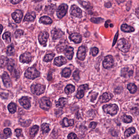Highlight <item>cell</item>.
Listing matches in <instances>:
<instances>
[{
    "label": "cell",
    "instance_id": "1",
    "mask_svg": "<svg viewBox=\"0 0 139 139\" xmlns=\"http://www.w3.org/2000/svg\"><path fill=\"white\" fill-rule=\"evenodd\" d=\"M104 111L106 114L114 116L117 113L119 110L118 106L116 104H106L102 107Z\"/></svg>",
    "mask_w": 139,
    "mask_h": 139
},
{
    "label": "cell",
    "instance_id": "2",
    "mask_svg": "<svg viewBox=\"0 0 139 139\" xmlns=\"http://www.w3.org/2000/svg\"><path fill=\"white\" fill-rule=\"evenodd\" d=\"M25 76L29 79L34 80L40 76V73L34 67H29L25 73Z\"/></svg>",
    "mask_w": 139,
    "mask_h": 139
},
{
    "label": "cell",
    "instance_id": "3",
    "mask_svg": "<svg viewBox=\"0 0 139 139\" xmlns=\"http://www.w3.org/2000/svg\"><path fill=\"white\" fill-rule=\"evenodd\" d=\"M117 47L120 51L124 53H126L129 51L130 44L125 39H121L117 43Z\"/></svg>",
    "mask_w": 139,
    "mask_h": 139
},
{
    "label": "cell",
    "instance_id": "4",
    "mask_svg": "<svg viewBox=\"0 0 139 139\" xmlns=\"http://www.w3.org/2000/svg\"><path fill=\"white\" fill-rule=\"evenodd\" d=\"M39 103L40 107L45 110H49L52 106V102L47 97H42L39 101Z\"/></svg>",
    "mask_w": 139,
    "mask_h": 139
},
{
    "label": "cell",
    "instance_id": "5",
    "mask_svg": "<svg viewBox=\"0 0 139 139\" xmlns=\"http://www.w3.org/2000/svg\"><path fill=\"white\" fill-rule=\"evenodd\" d=\"M45 86L39 84L33 85L31 86V91L32 92L36 95H41L45 92Z\"/></svg>",
    "mask_w": 139,
    "mask_h": 139
},
{
    "label": "cell",
    "instance_id": "6",
    "mask_svg": "<svg viewBox=\"0 0 139 139\" xmlns=\"http://www.w3.org/2000/svg\"><path fill=\"white\" fill-rule=\"evenodd\" d=\"M102 64L103 66L105 69H109L112 67L114 65V60L112 56L108 55L106 56Z\"/></svg>",
    "mask_w": 139,
    "mask_h": 139
},
{
    "label": "cell",
    "instance_id": "7",
    "mask_svg": "<svg viewBox=\"0 0 139 139\" xmlns=\"http://www.w3.org/2000/svg\"><path fill=\"white\" fill-rule=\"evenodd\" d=\"M68 8L67 5L65 4H62L59 7L57 11V16L58 18L61 19L66 15Z\"/></svg>",
    "mask_w": 139,
    "mask_h": 139
},
{
    "label": "cell",
    "instance_id": "8",
    "mask_svg": "<svg viewBox=\"0 0 139 139\" xmlns=\"http://www.w3.org/2000/svg\"><path fill=\"white\" fill-rule=\"evenodd\" d=\"M88 85L87 84H84L79 86L78 88L76 97L78 99H81L83 97L85 93L88 90Z\"/></svg>",
    "mask_w": 139,
    "mask_h": 139
},
{
    "label": "cell",
    "instance_id": "9",
    "mask_svg": "<svg viewBox=\"0 0 139 139\" xmlns=\"http://www.w3.org/2000/svg\"><path fill=\"white\" fill-rule=\"evenodd\" d=\"M71 15L77 18H81L82 16V11L76 5H73L70 10Z\"/></svg>",
    "mask_w": 139,
    "mask_h": 139
},
{
    "label": "cell",
    "instance_id": "10",
    "mask_svg": "<svg viewBox=\"0 0 139 139\" xmlns=\"http://www.w3.org/2000/svg\"><path fill=\"white\" fill-rule=\"evenodd\" d=\"M12 16L16 23H20L23 17V13L21 10L18 9L12 13Z\"/></svg>",
    "mask_w": 139,
    "mask_h": 139
},
{
    "label": "cell",
    "instance_id": "11",
    "mask_svg": "<svg viewBox=\"0 0 139 139\" xmlns=\"http://www.w3.org/2000/svg\"><path fill=\"white\" fill-rule=\"evenodd\" d=\"M32 59V55L30 53L25 52L20 56L19 60L21 63L29 64L31 62Z\"/></svg>",
    "mask_w": 139,
    "mask_h": 139
},
{
    "label": "cell",
    "instance_id": "12",
    "mask_svg": "<svg viewBox=\"0 0 139 139\" xmlns=\"http://www.w3.org/2000/svg\"><path fill=\"white\" fill-rule=\"evenodd\" d=\"M86 55V50L85 47L84 46L79 47L77 54V58L81 61H84Z\"/></svg>",
    "mask_w": 139,
    "mask_h": 139
},
{
    "label": "cell",
    "instance_id": "13",
    "mask_svg": "<svg viewBox=\"0 0 139 139\" xmlns=\"http://www.w3.org/2000/svg\"><path fill=\"white\" fill-rule=\"evenodd\" d=\"M19 102L21 105L23 106L25 109H29L31 107V102L29 99L27 97H23L19 100Z\"/></svg>",
    "mask_w": 139,
    "mask_h": 139
},
{
    "label": "cell",
    "instance_id": "14",
    "mask_svg": "<svg viewBox=\"0 0 139 139\" xmlns=\"http://www.w3.org/2000/svg\"><path fill=\"white\" fill-rule=\"evenodd\" d=\"M2 77L4 86L6 87H10L12 86V82L11 81L10 77L7 73L4 72L2 76Z\"/></svg>",
    "mask_w": 139,
    "mask_h": 139
},
{
    "label": "cell",
    "instance_id": "15",
    "mask_svg": "<svg viewBox=\"0 0 139 139\" xmlns=\"http://www.w3.org/2000/svg\"><path fill=\"white\" fill-rule=\"evenodd\" d=\"M49 37V34L47 32H43L41 33L38 36L39 42L40 44L43 45H46Z\"/></svg>",
    "mask_w": 139,
    "mask_h": 139
},
{
    "label": "cell",
    "instance_id": "16",
    "mask_svg": "<svg viewBox=\"0 0 139 139\" xmlns=\"http://www.w3.org/2000/svg\"><path fill=\"white\" fill-rule=\"evenodd\" d=\"M52 35L53 40H56L61 38L64 35V33L61 29L54 28L52 30Z\"/></svg>",
    "mask_w": 139,
    "mask_h": 139
},
{
    "label": "cell",
    "instance_id": "17",
    "mask_svg": "<svg viewBox=\"0 0 139 139\" xmlns=\"http://www.w3.org/2000/svg\"><path fill=\"white\" fill-rule=\"evenodd\" d=\"M113 96V95L110 93H104L100 97V102L101 103L108 102L112 98Z\"/></svg>",
    "mask_w": 139,
    "mask_h": 139
},
{
    "label": "cell",
    "instance_id": "18",
    "mask_svg": "<svg viewBox=\"0 0 139 139\" xmlns=\"http://www.w3.org/2000/svg\"><path fill=\"white\" fill-rule=\"evenodd\" d=\"M67 63V60L64 57L62 56H58L55 58L54 61V63L58 67H61Z\"/></svg>",
    "mask_w": 139,
    "mask_h": 139
},
{
    "label": "cell",
    "instance_id": "19",
    "mask_svg": "<svg viewBox=\"0 0 139 139\" xmlns=\"http://www.w3.org/2000/svg\"><path fill=\"white\" fill-rule=\"evenodd\" d=\"M65 56L69 60L72 59L74 56V48L72 47H67L64 51Z\"/></svg>",
    "mask_w": 139,
    "mask_h": 139
},
{
    "label": "cell",
    "instance_id": "20",
    "mask_svg": "<svg viewBox=\"0 0 139 139\" xmlns=\"http://www.w3.org/2000/svg\"><path fill=\"white\" fill-rule=\"evenodd\" d=\"M71 40L76 43H79L82 41V37L78 33H75L72 34L70 36Z\"/></svg>",
    "mask_w": 139,
    "mask_h": 139
},
{
    "label": "cell",
    "instance_id": "21",
    "mask_svg": "<svg viewBox=\"0 0 139 139\" xmlns=\"http://www.w3.org/2000/svg\"><path fill=\"white\" fill-rule=\"evenodd\" d=\"M67 99L62 97L60 98L58 100V101L56 102V104L57 107L59 108H63L66 105L67 103Z\"/></svg>",
    "mask_w": 139,
    "mask_h": 139
},
{
    "label": "cell",
    "instance_id": "22",
    "mask_svg": "<svg viewBox=\"0 0 139 139\" xmlns=\"http://www.w3.org/2000/svg\"><path fill=\"white\" fill-rule=\"evenodd\" d=\"M67 42H60L56 47L57 51L58 52L61 53L62 52H64L66 48L68 47Z\"/></svg>",
    "mask_w": 139,
    "mask_h": 139
},
{
    "label": "cell",
    "instance_id": "23",
    "mask_svg": "<svg viewBox=\"0 0 139 139\" xmlns=\"http://www.w3.org/2000/svg\"><path fill=\"white\" fill-rule=\"evenodd\" d=\"M133 74V70H130L129 68H124L121 71V76L126 77H130L132 76Z\"/></svg>",
    "mask_w": 139,
    "mask_h": 139
},
{
    "label": "cell",
    "instance_id": "24",
    "mask_svg": "<svg viewBox=\"0 0 139 139\" xmlns=\"http://www.w3.org/2000/svg\"><path fill=\"white\" fill-rule=\"evenodd\" d=\"M36 14L34 12H31L27 14L24 18V21L27 22H33L35 20Z\"/></svg>",
    "mask_w": 139,
    "mask_h": 139
},
{
    "label": "cell",
    "instance_id": "25",
    "mask_svg": "<svg viewBox=\"0 0 139 139\" xmlns=\"http://www.w3.org/2000/svg\"><path fill=\"white\" fill-rule=\"evenodd\" d=\"M74 124V120L73 119H68V118H64L62 122V125L64 127L73 126Z\"/></svg>",
    "mask_w": 139,
    "mask_h": 139
},
{
    "label": "cell",
    "instance_id": "26",
    "mask_svg": "<svg viewBox=\"0 0 139 139\" xmlns=\"http://www.w3.org/2000/svg\"><path fill=\"white\" fill-rule=\"evenodd\" d=\"M121 29L122 31L126 33L132 32L135 31V29L133 27L125 24L122 25Z\"/></svg>",
    "mask_w": 139,
    "mask_h": 139
},
{
    "label": "cell",
    "instance_id": "27",
    "mask_svg": "<svg viewBox=\"0 0 139 139\" xmlns=\"http://www.w3.org/2000/svg\"><path fill=\"white\" fill-rule=\"evenodd\" d=\"M52 20L50 17L47 16H43V17H41L40 19V22L41 23L45 25L51 24L52 23Z\"/></svg>",
    "mask_w": 139,
    "mask_h": 139
},
{
    "label": "cell",
    "instance_id": "28",
    "mask_svg": "<svg viewBox=\"0 0 139 139\" xmlns=\"http://www.w3.org/2000/svg\"><path fill=\"white\" fill-rule=\"evenodd\" d=\"M39 131V126L38 125H34L31 128L29 131V134L32 137H34L38 133Z\"/></svg>",
    "mask_w": 139,
    "mask_h": 139
},
{
    "label": "cell",
    "instance_id": "29",
    "mask_svg": "<svg viewBox=\"0 0 139 139\" xmlns=\"http://www.w3.org/2000/svg\"><path fill=\"white\" fill-rule=\"evenodd\" d=\"M75 91V87L72 85H69L67 86L65 89V92L67 94H70L74 93Z\"/></svg>",
    "mask_w": 139,
    "mask_h": 139
},
{
    "label": "cell",
    "instance_id": "30",
    "mask_svg": "<svg viewBox=\"0 0 139 139\" xmlns=\"http://www.w3.org/2000/svg\"><path fill=\"white\" fill-rule=\"evenodd\" d=\"M9 59L5 56H2L1 57V68L5 67L9 63Z\"/></svg>",
    "mask_w": 139,
    "mask_h": 139
},
{
    "label": "cell",
    "instance_id": "31",
    "mask_svg": "<svg viewBox=\"0 0 139 139\" xmlns=\"http://www.w3.org/2000/svg\"><path fill=\"white\" fill-rule=\"evenodd\" d=\"M17 106L16 104L12 102L8 105V109L9 112L12 114L15 113L16 111Z\"/></svg>",
    "mask_w": 139,
    "mask_h": 139
},
{
    "label": "cell",
    "instance_id": "32",
    "mask_svg": "<svg viewBox=\"0 0 139 139\" xmlns=\"http://www.w3.org/2000/svg\"><path fill=\"white\" fill-rule=\"evenodd\" d=\"M72 71L69 68H65L63 70L62 72V76L64 77H69L71 75Z\"/></svg>",
    "mask_w": 139,
    "mask_h": 139
},
{
    "label": "cell",
    "instance_id": "33",
    "mask_svg": "<svg viewBox=\"0 0 139 139\" xmlns=\"http://www.w3.org/2000/svg\"><path fill=\"white\" fill-rule=\"evenodd\" d=\"M135 128L134 127H130L125 131L124 135L126 137H129L131 135L135 133Z\"/></svg>",
    "mask_w": 139,
    "mask_h": 139
},
{
    "label": "cell",
    "instance_id": "34",
    "mask_svg": "<svg viewBox=\"0 0 139 139\" xmlns=\"http://www.w3.org/2000/svg\"><path fill=\"white\" fill-rule=\"evenodd\" d=\"M127 89L131 93H135L137 90V87L134 84L130 83L127 86Z\"/></svg>",
    "mask_w": 139,
    "mask_h": 139
},
{
    "label": "cell",
    "instance_id": "35",
    "mask_svg": "<svg viewBox=\"0 0 139 139\" xmlns=\"http://www.w3.org/2000/svg\"><path fill=\"white\" fill-rule=\"evenodd\" d=\"M41 131H42V132H43V134L47 133L50 130V129L49 125V124L46 123H43L41 125Z\"/></svg>",
    "mask_w": 139,
    "mask_h": 139
},
{
    "label": "cell",
    "instance_id": "36",
    "mask_svg": "<svg viewBox=\"0 0 139 139\" xmlns=\"http://www.w3.org/2000/svg\"><path fill=\"white\" fill-rule=\"evenodd\" d=\"M121 118L122 121L126 123H130L133 121V119L131 116L126 115H124Z\"/></svg>",
    "mask_w": 139,
    "mask_h": 139
},
{
    "label": "cell",
    "instance_id": "37",
    "mask_svg": "<svg viewBox=\"0 0 139 139\" xmlns=\"http://www.w3.org/2000/svg\"><path fill=\"white\" fill-rule=\"evenodd\" d=\"M3 38L5 40V42L7 43H9L11 42V34L9 32H6L3 35Z\"/></svg>",
    "mask_w": 139,
    "mask_h": 139
},
{
    "label": "cell",
    "instance_id": "38",
    "mask_svg": "<svg viewBox=\"0 0 139 139\" xmlns=\"http://www.w3.org/2000/svg\"><path fill=\"white\" fill-rule=\"evenodd\" d=\"M54 56V54H53V53L47 54L44 57V59H43V61L46 62H50V61H51L53 60Z\"/></svg>",
    "mask_w": 139,
    "mask_h": 139
},
{
    "label": "cell",
    "instance_id": "39",
    "mask_svg": "<svg viewBox=\"0 0 139 139\" xmlns=\"http://www.w3.org/2000/svg\"><path fill=\"white\" fill-rule=\"evenodd\" d=\"M14 48L13 45H11L7 47V54L8 56H12L14 52Z\"/></svg>",
    "mask_w": 139,
    "mask_h": 139
},
{
    "label": "cell",
    "instance_id": "40",
    "mask_svg": "<svg viewBox=\"0 0 139 139\" xmlns=\"http://www.w3.org/2000/svg\"><path fill=\"white\" fill-rule=\"evenodd\" d=\"M131 113L134 115H139V106H135L131 110Z\"/></svg>",
    "mask_w": 139,
    "mask_h": 139
},
{
    "label": "cell",
    "instance_id": "41",
    "mask_svg": "<svg viewBox=\"0 0 139 139\" xmlns=\"http://www.w3.org/2000/svg\"><path fill=\"white\" fill-rule=\"evenodd\" d=\"M90 21L93 23L98 24L103 22L104 19L101 18H92L90 19Z\"/></svg>",
    "mask_w": 139,
    "mask_h": 139
},
{
    "label": "cell",
    "instance_id": "42",
    "mask_svg": "<svg viewBox=\"0 0 139 139\" xmlns=\"http://www.w3.org/2000/svg\"><path fill=\"white\" fill-rule=\"evenodd\" d=\"M14 66H15V63L13 62V61L9 62L8 64V67H7L8 70L10 72H12L14 70Z\"/></svg>",
    "mask_w": 139,
    "mask_h": 139
},
{
    "label": "cell",
    "instance_id": "43",
    "mask_svg": "<svg viewBox=\"0 0 139 139\" xmlns=\"http://www.w3.org/2000/svg\"><path fill=\"white\" fill-rule=\"evenodd\" d=\"M73 76L74 77V79L76 81H78L80 79L79 70H77L76 71H75Z\"/></svg>",
    "mask_w": 139,
    "mask_h": 139
},
{
    "label": "cell",
    "instance_id": "44",
    "mask_svg": "<svg viewBox=\"0 0 139 139\" xmlns=\"http://www.w3.org/2000/svg\"><path fill=\"white\" fill-rule=\"evenodd\" d=\"M23 33L24 32L21 29H18L15 32V37L16 38H20L23 35Z\"/></svg>",
    "mask_w": 139,
    "mask_h": 139
},
{
    "label": "cell",
    "instance_id": "45",
    "mask_svg": "<svg viewBox=\"0 0 139 139\" xmlns=\"http://www.w3.org/2000/svg\"><path fill=\"white\" fill-rule=\"evenodd\" d=\"M91 53H92V56H95L98 53L99 49L97 48L94 47L91 49Z\"/></svg>",
    "mask_w": 139,
    "mask_h": 139
},
{
    "label": "cell",
    "instance_id": "46",
    "mask_svg": "<svg viewBox=\"0 0 139 139\" xmlns=\"http://www.w3.org/2000/svg\"><path fill=\"white\" fill-rule=\"evenodd\" d=\"M15 134L16 136L17 137H19L23 135V134L22 133V130L21 129H16L15 130Z\"/></svg>",
    "mask_w": 139,
    "mask_h": 139
},
{
    "label": "cell",
    "instance_id": "47",
    "mask_svg": "<svg viewBox=\"0 0 139 139\" xmlns=\"http://www.w3.org/2000/svg\"><path fill=\"white\" fill-rule=\"evenodd\" d=\"M4 133L6 136L7 137H9L12 135V131H11V129L9 128H6L4 129Z\"/></svg>",
    "mask_w": 139,
    "mask_h": 139
},
{
    "label": "cell",
    "instance_id": "48",
    "mask_svg": "<svg viewBox=\"0 0 139 139\" xmlns=\"http://www.w3.org/2000/svg\"><path fill=\"white\" fill-rule=\"evenodd\" d=\"M77 138V135L75 133H70L67 136L68 139H75Z\"/></svg>",
    "mask_w": 139,
    "mask_h": 139
},
{
    "label": "cell",
    "instance_id": "49",
    "mask_svg": "<svg viewBox=\"0 0 139 139\" xmlns=\"http://www.w3.org/2000/svg\"><path fill=\"white\" fill-rule=\"evenodd\" d=\"M96 122H91L90 124V128H92V129H94L96 128L97 126Z\"/></svg>",
    "mask_w": 139,
    "mask_h": 139
},
{
    "label": "cell",
    "instance_id": "50",
    "mask_svg": "<svg viewBox=\"0 0 139 139\" xmlns=\"http://www.w3.org/2000/svg\"><path fill=\"white\" fill-rule=\"evenodd\" d=\"M22 0H12V4H16L19 3L20 2H21Z\"/></svg>",
    "mask_w": 139,
    "mask_h": 139
},
{
    "label": "cell",
    "instance_id": "51",
    "mask_svg": "<svg viewBox=\"0 0 139 139\" xmlns=\"http://www.w3.org/2000/svg\"><path fill=\"white\" fill-rule=\"evenodd\" d=\"M105 6L106 7H107V8L110 7L111 6V3L110 2L107 3L105 4Z\"/></svg>",
    "mask_w": 139,
    "mask_h": 139
},
{
    "label": "cell",
    "instance_id": "52",
    "mask_svg": "<svg viewBox=\"0 0 139 139\" xmlns=\"http://www.w3.org/2000/svg\"><path fill=\"white\" fill-rule=\"evenodd\" d=\"M135 14H136V16H137L138 18H139V7L136 9L135 11Z\"/></svg>",
    "mask_w": 139,
    "mask_h": 139
},
{
    "label": "cell",
    "instance_id": "53",
    "mask_svg": "<svg viewBox=\"0 0 139 139\" xmlns=\"http://www.w3.org/2000/svg\"><path fill=\"white\" fill-rule=\"evenodd\" d=\"M118 3H122L125 1V0H116Z\"/></svg>",
    "mask_w": 139,
    "mask_h": 139
},
{
    "label": "cell",
    "instance_id": "54",
    "mask_svg": "<svg viewBox=\"0 0 139 139\" xmlns=\"http://www.w3.org/2000/svg\"><path fill=\"white\" fill-rule=\"evenodd\" d=\"M32 1L34 2L37 3V2H40V1H42L43 0H32Z\"/></svg>",
    "mask_w": 139,
    "mask_h": 139
},
{
    "label": "cell",
    "instance_id": "55",
    "mask_svg": "<svg viewBox=\"0 0 139 139\" xmlns=\"http://www.w3.org/2000/svg\"><path fill=\"white\" fill-rule=\"evenodd\" d=\"M3 27L2 25H1V32H2V30H3Z\"/></svg>",
    "mask_w": 139,
    "mask_h": 139
},
{
    "label": "cell",
    "instance_id": "56",
    "mask_svg": "<svg viewBox=\"0 0 139 139\" xmlns=\"http://www.w3.org/2000/svg\"><path fill=\"white\" fill-rule=\"evenodd\" d=\"M139 138V137H133V138Z\"/></svg>",
    "mask_w": 139,
    "mask_h": 139
}]
</instances>
